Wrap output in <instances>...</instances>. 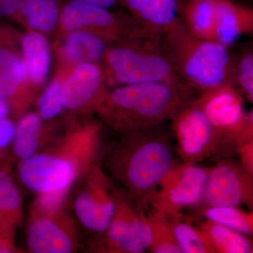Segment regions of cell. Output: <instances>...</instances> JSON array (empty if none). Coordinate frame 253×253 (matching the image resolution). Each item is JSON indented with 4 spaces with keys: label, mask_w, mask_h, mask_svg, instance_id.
<instances>
[{
    "label": "cell",
    "mask_w": 253,
    "mask_h": 253,
    "mask_svg": "<svg viewBox=\"0 0 253 253\" xmlns=\"http://www.w3.org/2000/svg\"><path fill=\"white\" fill-rule=\"evenodd\" d=\"M170 121L176 151L183 162L199 164L217 156L214 129L196 97L184 101Z\"/></svg>",
    "instance_id": "12"
},
{
    "label": "cell",
    "mask_w": 253,
    "mask_h": 253,
    "mask_svg": "<svg viewBox=\"0 0 253 253\" xmlns=\"http://www.w3.org/2000/svg\"><path fill=\"white\" fill-rule=\"evenodd\" d=\"M169 217L181 253H214L202 231L191 225L189 221L183 220L182 214Z\"/></svg>",
    "instance_id": "26"
},
{
    "label": "cell",
    "mask_w": 253,
    "mask_h": 253,
    "mask_svg": "<svg viewBox=\"0 0 253 253\" xmlns=\"http://www.w3.org/2000/svg\"><path fill=\"white\" fill-rule=\"evenodd\" d=\"M246 205L253 209V174L230 159H221L211 168L199 207Z\"/></svg>",
    "instance_id": "13"
},
{
    "label": "cell",
    "mask_w": 253,
    "mask_h": 253,
    "mask_svg": "<svg viewBox=\"0 0 253 253\" xmlns=\"http://www.w3.org/2000/svg\"><path fill=\"white\" fill-rule=\"evenodd\" d=\"M214 41L229 49L245 35L253 33V10L234 0H214Z\"/></svg>",
    "instance_id": "15"
},
{
    "label": "cell",
    "mask_w": 253,
    "mask_h": 253,
    "mask_svg": "<svg viewBox=\"0 0 253 253\" xmlns=\"http://www.w3.org/2000/svg\"><path fill=\"white\" fill-rule=\"evenodd\" d=\"M62 82L61 78H55L38 100V114L43 121L54 119L64 109L61 98Z\"/></svg>",
    "instance_id": "29"
},
{
    "label": "cell",
    "mask_w": 253,
    "mask_h": 253,
    "mask_svg": "<svg viewBox=\"0 0 253 253\" xmlns=\"http://www.w3.org/2000/svg\"><path fill=\"white\" fill-rule=\"evenodd\" d=\"M78 183L80 189L75 199V214L80 224L94 235V239H98L112 221L120 188L101 162L95 165Z\"/></svg>",
    "instance_id": "9"
},
{
    "label": "cell",
    "mask_w": 253,
    "mask_h": 253,
    "mask_svg": "<svg viewBox=\"0 0 253 253\" xmlns=\"http://www.w3.org/2000/svg\"><path fill=\"white\" fill-rule=\"evenodd\" d=\"M107 89L101 63L78 64L62 82L63 108L73 111L94 110Z\"/></svg>",
    "instance_id": "14"
},
{
    "label": "cell",
    "mask_w": 253,
    "mask_h": 253,
    "mask_svg": "<svg viewBox=\"0 0 253 253\" xmlns=\"http://www.w3.org/2000/svg\"><path fill=\"white\" fill-rule=\"evenodd\" d=\"M146 211L151 233L149 251L153 253H181L174 237L172 219L161 211L150 207Z\"/></svg>",
    "instance_id": "24"
},
{
    "label": "cell",
    "mask_w": 253,
    "mask_h": 253,
    "mask_svg": "<svg viewBox=\"0 0 253 253\" xmlns=\"http://www.w3.org/2000/svg\"><path fill=\"white\" fill-rule=\"evenodd\" d=\"M58 26L67 34L82 30L94 32L110 42L158 36L136 22L129 13L71 0L61 6Z\"/></svg>",
    "instance_id": "8"
},
{
    "label": "cell",
    "mask_w": 253,
    "mask_h": 253,
    "mask_svg": "<svg viewBox=\"0 0 253 253\" xmlns=\"http://www.w3.org/2000/svg\"><path fill=\"white\" fill-rule=\"evenodd\" d=\"M24 0H0V17L17 16Z\"/></svg>",
    "instance_id": "31"
},
{
    "label": "cell",
    "mask_w": 253,
    "mask_h": 253,
    "mask_svg": "<svg viewBox=\"0 0 253 253\" xmlns=\"http://www.w3.org/2000/svg\"><path fill=\"white\" fill-rule=\"evenodd\" d=\"M199 228L204 233L214 253H252L249 236L219 223L206 219Z\"/></svg>",
    "instance_id": "23"
},
{
    "label": "cell",
    "mask_w": 253,
    "mask_h": 253,
    "mask_svg": "<svg viewBox=\"0 0 253 253\" xmlns=\"http://www.w3.org/2000/svg\"><path fill=\"white\" fill-rule=\"evenodd\" d=\"M136 22L154 34L166 33L179 19L180 0H122Z\"/></svg>",
    "instance_id": "16"
},
{
    "label": "cell",
    "mask_w": 253,
    "mask_h": 253,
    "mask_svg": "<svg viewBox=\"0 0 253 253\" xmlns=\"http://www.w3.org/2000/svg\"><path fill=\"white\" fill-rule=\"evenodd\" d=\"M151 233L146 211L120 189L111 224L91 243L98 253H143L149 251Z\"/></svg>",
    "instance_id": "10"
},
{
    "label": "cell",
    "mask_w": 253,
    "mask_h": 253,
    "mask_svg": "<svg viewBox=\"0 0 253 253\" xmlns=\"http://www.w3.org/2000/svg\"><path fill=\"white\" fill-rule=\"evenodd\" d=\"M179 17L186 31L193 36L214 41V0H180Z\"/></svg>",
    "instance_id": "18"
},
{
    "label": "cell",
    "mask_w": 253,
    "mask_h": 253,
    "mask_svg": "<svg viewBox=\"0 0 253 253\" xmlns=\"http://www.w3.org/2000/svg\"><path fill=\"white\" fill-rule=\"evenodd\" d=\"M23 58L29 68L30 83L42 85L51 68V51L46 36L30 31L23 35L21 41Z\"/></svg>",
    "instance_id": "19"
},
{
    "label": "cell",
    "mask_w": 253,
    "mask_h": 253,
    "mask_svg": "<svg viewBox=\"0 0 253 253\" xmlns=\"http://www.w3.org/2000/svg\"><path fill=\"white\" fill-rule=\"evenodd\" d=\"M11 110L9 101L0 98V118L9 117Z\"/></svg>",
    "instance_id": "33"
},
{
    "label": "cell",
    "mask_w": 253,
    "mask_h": 253,
    "mask_svg": "<svg viewBox=\"0 0 253 253\" xmlns=\"http://www.w3.org/2000/svg\"><path fill=\"white\" fill-rule=\"evenodd\" d=\"M206 219L219 223L247 236H253V212L234 206H215L203 209Z\"/></svg>",
    "instance_id": "27"
},
{
    "label": "cell",
    "mask_w": 253,
    "mask_h": 253,
    "mask_svg": "<svg viewBox=\"0 0 253 253\" xmlns=\"http://www.w3.org/2000/svg\"><path fill=\"white\" fill-rule=\"evenodd\" d=\"M210 170L211 168L199 164L176 162L160 184L149 207L169 216L182 214L186 208L199 207Z\"/></svg>",
    "instance_id": "11"
},
{
    "label": "cell",
    "mask_w": 253,
    "mask_h": 253,
    "mask_svg": "<svg viewBox=\"0 0 253 253\" xmlns=\"http://www.w3.org/2000/svg\"><path fill=\"white\" fill-rule=\"evenodd\" d=\"M234 82L239 89L250 103H253V44H248L234 56Z\"/></svg>",
    "instance_id": "28"
},
{
    "label": "cell",
    "mask_w": 253,
    "mask_h": 253,
    "mask_svg": "<svg viewBox=\"0 0 253 253\" xmlns=\"http://www.w3.org/2000/svg\"><path fill=\"white\" fill-rule=\"evenodd\" d=\"M101 132L93 123L68 128L39 152L21 161V182L38 195L68 196L75 184L100 162Z\"/></svg>",
    "instance_id": "1"
},
{
    "label": "cell",
    "mask_w": 253,
    "mask_h": 253,
    "mask_svg": "<svg viewBox=\"0 0 253 253\" xmlns=\"http://www.w3.org/2000/svg\"><path fill=\"white\" fill-rule=\"evenodd\" d=\"M162 37L159 35L110 43L101 63L107 86L184 83L165 51Z\"/></svg>",
    "instance_id": "5"
},
{
    "label": "cell",
    "mask_w": 253,
    "mask_h": 253,
    "mask_svg": "<svg viewBox=\"0 0 253 253\" xmlns=\"http://www.w3.org/2000/svg\"><path fill=\"white\" fill-rule=\"evenodd\" d=\"M27 245L28 251L34 253L77 252L79 229L63 200L53 195H38L29 210Z\"/></svg>",
    "instance_id": "7"
},
{
    "label": "cell",
    "mask_w": 253,
    "mask_h": 253,
    "mask_svg": "<svg viewBox=\"0 0 253 253\" xmlns=\"http://www.w3.org/2000/svg\"><path fill=\"white\" fill-rule=\"evenodd\" d=\"M110 42L89 31L68 33L63 42L62 54L68 62L76 66L81 63H102Z\"/></svg>",
    "instance_id": "17"
},
{
    "label": "cell",
    "mask_w": 253,
    "mask_h": 253,
    "mask_svg": "<svg viewBox=\"0 0 253 253\" xmlns=\"http://www.w3.org/2000/svg\"><path fill=\"white\" fill-rule=\"evenodd\" d=\"M8 166L0 169V231L16 233L22 221V199Z\"/></svg>",
    "instance_id": "22"
},
{
    "label": "cell",
    "mask_w": 253,
    "mask_h": 253,
    "mask_svg": "<svg viewBox=\"0 0 253 253\" xmlns=\"http://www.w3.org/2000/svg\"><path fill=\"white\" fill-rule=\"evenodd\" d=\"M61 4L60 0H24L16 18L29 28L46 36L59 25Z\"/></svg>",
    "instance_id": "21"
},
{
    "label": "cell",
    "mask_w": 253,
    "mask_h": 253,
    "mask_svg": "<svg viewBox=\"0 0 253 253\" xmlns=\"http://www.w3.org/2000/svg\"><path fill=\"white\" fill-rule=\"evenodd\" d=\"M198 104L212 125L217 156L237 154L240 146L253 141V111L245 110V97L233 84L201 91Z\"/></svg>",
    "instance_id": "6"
},
{
    "label": "cell",
    "mask_w": 253,
    "mask_h": 253,
    "mask_svg": "<svg viewBox=\"0 0 253 253\" xmlns=\"http://www.w3.org/2000/svg\"><path fill=\"white\" fill-rule=\"evenodd\" d=\"M192 89L184 83H139L113 86L94 110L103 121L126 134L148 129L172 119Z\"/></svg>",
    "instance_id": "3"
},
{
    "label": "cell",
    "mask_w": 253,
    "mask_h": 253,
    "mask_svg": "<svg viewBox=\"0 0 253 253\" xmlns=\"http://www.w3.org/2000/svg\"><path fill=\"white\" fill-rule=\"evenodd\" d=\"M43 120L38 113L23 116L16 125L13 150L20 161L27 159L45 147L48 143Z\"/></svg>",
    "instance_id": "20"
},
{
    "label": "cell",
    "mask_w": 253,
    "mask_h": 253,
    "mask_svg": "<svg viewBox=\"0 0 253 253\" xmlns=\"http://www.w3.org/2000/svg\"><path fill=\"white\" fill-rule=\"evenodd\" d=\"M161 126L123 134L102 165L115 184L144 210L176 162L172 140Z\"/></svg>",
    "instance_id": "2"
},
{
    "label": "cell",
    "mask_w": 253,
    "mask_h": 253,
    "mask_svg": "<svg viewBox=\"0 0 253 253\" xmlns=\"http://www.w3.org/2000/svg\"><path fill=\"white\" fill-rule=\"evenodd\" d=\"M240 165L247 172L253 174V141L242 145L238 149Z\"/></svg>",
    "instance_id": "30"
},
{
    "label": "cell",
    "mask_w": 253,
    "mask_h": 253,
    "mask_svg": "<svg viewBox=\"0 0 253 253\" xmlns=\"http://www.w3.org/2000/svg\"><path fill=\"white\" fill-rule=\"evenodd\" d=\"M162 42L176 72L192 90L200 93L223 84L235 86V59L228 48L193 36L179 19L163 35Z\"/></svg>",
    "instance_id": "4"
},
{
    "label": "cell",
    "mask_w": 253,
    "mask_h": 253,
    "mask_svg": "<svg viewBox=\"0 0 253 253\" xmlns=\"http://www.w3.org/2000/svg\"><path fill=\"white\" fill-rule=\"evenodd\" d=\"M84 4L97 6L103 9L114 10L118 6H123L122 0H71Z\"/></svg>",
    "instance_id": "32"
},
{
    "label": "cell",
    "mask_w": 253,
    "mask_h": 253,
    "mask_svg": "<svg viewBox=\"0 0 253 253\" xmlns=\"http://www.w3.org/2000/svg\"><path fill=\"white\" fill-rule=\"evenodd\" d=\"M21 59L11 47L0 43V98L9 102L24 85Z\"/></svg>",
    "instance_id": "25"
}]
</instances>
